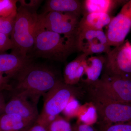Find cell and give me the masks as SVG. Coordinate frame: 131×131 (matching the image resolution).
<instances>
[{"label":"cell","mask_w":131,"mask_h":131,"mask_svg":"<svg viewBox=\"0 0 131 131\" xmlns=\"http://www.w3.org/2000/svg\"><path fill=\"white\" fill-rule=\"evenodd\" d=\"M33 49L36 56L60 62L78 51L77 38H69L45 28L37 16Z\"/></svg>","instance_id":"cell-1"},{"label":"cell","mask_w":131,"mask_h":131,"mask_svg":"<svg viewBox=\"0 0 131 131\" xmlns=\"http://www.w3.org/2000/svg\"><path fill=\"white\" fill-rule=\"evenodd\" d=\"M13 91L39 98L45 95L60 81L54 71L49 67L31 62L15 78Z\"/></svg>","instance_id":"cell-2"},{"label":"cell","mask_w":131,"mask_h":131,"mask_svg":"<svg viewBox=\"0 0 131 131\" xmlns=\"http://www.w3.org/2000/svg\"><path fill=\"white\" fill-rule=\"evenodd\" d=\"M84 95V89L80 85L71 86L60 81L43 95V109L36 122L46 129L62 112L71 98H82Z\"/></svg>","instance_id":"cell-3"},{"label":"cell","mask_w":131,"mask_h":131,"mask_svg":"<svg viewBox=\"0 0 131 131\" xmlns=\"http://www.w3.org/2000/svg\"><path fill=\"white\" fill-rule=\"evenodd\" d=\"M89 100L131 103V80L102 73L97 81L83 88Z\"/></svg>","instance_id":"cell-4"},{"label":"cell","mask_w":131,"mask_h":131,"mask_svg":"<svg viewBox=\"0 0 131 131\" xmlns=\"http://www.w3.org/2000/svg\"><path fill=\"white\" fill-rule=\"evenodd\" d=\"M37 14L20 5L18 8L11 38L12 52L27 58L34 43V27Z\"/></svg>","instance_id":"cell-5"},{"label":"cell","mask_w":131,"mask_h":131,"mask_svg":"<svg viewBox=\"0 0 131 131\" xmlns=\"http://www.w3.org/2000/svg\"><path fill=\"white\" fill-rule=\"evenodd\" d=\"M102 73L131 80V43L129 40H125L106 54Z\"/></svg>","instance_id":"cell-6"},{"label":"cell","mask_w":131,"mask_h":131,"mask_svg":"<svg viewBox=\"0 0 131 131\" xmlns=\"http://www.w3.org/2000/svg\"><path fill=\"white\" fill-rule=\"evenodd\" d=\"M96 108L100 129L105 127L131 121V103L89 100Z\"/></svg>","instance_id":"cell-7"},{"label":"cell","mask_w":131,"mask_h":131,"mask_svg":"<svg viewBox=\"0 0 131 131\" xmlns=\"http://www.w3.org/2000/svg\"><path fill=\"white\" fill-rule=\"evenodd\" d=\"M38 17L47 30L69 38H77L80 16L70 13L53 12L38 14Z\"/></svg>","instance_id":"cell-8"},{"label":"cell","mask_w":131,"mask_h":131,"mask_svg":"<svg viewBox=\"0 0 131 131\" xmlns=\"http://www.w3.org/2000/svg\"><path fill=\"white\" fill-rule=\"evenodd\" d=\"M131 29V0L127 2L118 14L112 18L106 34L110 46L123 43Z\"/></svg>","instance_id":"cell-9"},{"label":"cell","mask_w":131,"mask_h":131,"mask_svg":"<svg viewBox=\"0 0 131 131\" xmlns=\"http://www.w3.org/2000/svg\"><path fill=\"white\" fill-rule=\"evenodd\" d=\"M77 46L78 51L88 57L94 54H106L111 50L103 30L78 31Z\"/></svg>","instance_id":"cell-10"},{"label":"cell","mask_w":131,"mask_h":131,"mask_svg":"<svg viewBox=\"0 0 131 131\" xmlns=\"http://www.w3.org/2000/svg\"><path fill=\"white\" fill-rule=\"evenodd\" d=\"M39 98L23 93H14L6 103L4 113L16 114L27 121L34 124L39 114L37 105Z\"/></svg>","instance_id":"cell-11"},{"label":"cell","mask_w":131,"mask_h":131,"mask_svg":"<svg viewBox=\"0 0 131 131\" xmlns=\"http://www.w3.org/2000/svg\"><path fill=\"white\" fill-rule=\"evenodd\" d=\"M31 62L30 57L25 58L12 52L0 53V73L6 75L9 79L14 78L19 72Z\"/></svg>","instance_id":"cell-12"},{"label":"cell","mask_w":131,"mask_h":131,"mask_svg":"<svg viewBox=\"0 0 131 131\" xmlns=\"http://www.w3.org/2000/svg\"><path fill=\"white\" fill-rule=\"evenodd\" d=\"M105 61L106 56L102 55L88 57L80 86L83 88L99 80L103 72Z\"/></svg>","instance_id":"cell-13"},{"label":"cell","mask_w":131,"mask_h":131,"mask_svg":"<svg viewBox=\"0 0 131 131\" xmlns=\"http://www.w3.org/2000/svg\"><path fill=\"white\" fill-rule=\"evenodd\" d=\"M88 56L82 54L66 66L63 71V82L71 86L78 85L83 76Z\"/></svg>","instance_id":"cell-14"},{"label":"cell","mask_w":131,"mask_h":131,"mask_svg":"<svg viewBox=\"0 0 131 131\" xmlns=\"http://www.w3.org/2000/svg\"><path fill=\"white\" fill-rule=\"evenodd\" d=\"M42 14L50 12L70 13L80 16L83 13V2L77 0H48Z\"/></svg>","instance_id":"cell-15"},{"label":"cell","mask_w":131,"mask_h":131,"mask_svg":"<svg viewBox=\"0 0 131 131\" xmlns=\"http://www.w3.org/2000/svg\"><path fill=\"white\" fill-rule=\"evenodd\" d=\"M112 19L110 15L105 13H84L79 21L78 30H102L108 25Z\"/></svg>","instance_id":"cell-16"},{"label":"cell","mask_w":131,"mask_h":131,"mask_svg":"<svg viewBox=\"0 0 131 131\" xmlns=\"http://www.w3.org/2000/svg\"><path fill=\"white\" fill-rule=\"evenodd\" d=\"M33 124L16 114L0 115V131H26Z\"/></svg>","instance_id":"cell-17"},{"label":"cell","mask_w":131,"mask_h":131,"mask_svg":"<svg viewBox=\"0 0 131 131\" xmlns=\"http://www.w3.org/2000/svg\"><path fill=\"white\" fill-rule=\"evenodd\" d=\"M125 2L114 0H86L83 2V13H102L110 15L115 8Z\"/></svg>","instance_id":"cell-18"},{"label":"cell","mask_w":131,"mask_h":131,"mask_svg":"<svg viewBox=\"0 0 131 131\" xmlns=\"http://www.w3.org/2000/svg\"><path fill=\"white\" fill-rule=\"evenodd\" d=\"M77 117V122L91 126H93L98 121L96 108L90 102L81 106Z\"/></svg>","instance_id":"cell-19"},{"label":"cell","mask_w":131,"mask_h":131,"mask_svg":"<svg viewBox=\"0 0 131 131\" xmlns=\"http://www.w3.org/2000/svg\"><path fill=\"white\" fill-rule=\"evenodd\" d=\"M15 0H0V17H15L18 8Z\"/></svg>","instance_id":"cell-20"},{"label":"cell","mask_w":131,"mask_h":131,"mask_svg":"<svg viewBox=\"0 0 131 131\" xmlns=\"http://www.w3.org/2000/svg\"><path fill=\"white\" fill-rule=\"evenodd\" d=\"M46 129V131H72V126L69 121L59 115Z\"/></svg>","instance_id":"cell-21"},{"label":"cell","mask_w":131,"mask_h":131,"mask_svg":"<svg viewBox=\"0 0 131 131\" xmlns=\"http://www.w3.org/2000/svg\"><path fill=\"white\" fill-rule=\"evenodd\" d=\"M81 106L77 98L73 97L71 98L62 113L66 117V119L69 121L70 119L77 117Z\"/></svg>","instance_id":"cell-22"},{"label":"cell","mask_w":131,"mask_h":131,"mask_svg":"<svg viewBox=\"0 0 131 131\" xmlns=\"http://www.w3.org/2000/svg\"><path fill=\"white\" fill-rule=\"evenodd\" d=\"M15 17H0V33L11 36Z\"/></svg>","instance_id":"cell-23"},{"label":"cell","mask_w":131,"mask_h":131,"mask_svg":"<svg viewBox=\"0 0 131 131\" xmlns=\"http://www.w3.org/2000/svg\"><path fill=\"white\" fill-rule=\"evenodd\" d=\"M101 131H131V121L110 125L100 129Z\"/></svg>","instance_id":"cell-24"},{"label":"cell","mask_w":131,"mask_h":131,"mask_svg":"<svg viewBox=\"0 0 131 131\" xmlns=\"http://www.w3.org/2000/svg\"><path fill=\"white\" fill-rule=\"evenodd\" d=\"M13 48V44L9 36L0 33V53L6 52Z\"/></svg>","instance_id":"cell-25"},{"label":"cell","mask_w":131,"mask_h":131,"mask_svg":"<svg viewBox=\"0 0 131 131\" xmlns=\"http://www.w3.org/2000/svg\"><path fill=\"white\" fill-rule=\"evenodd\" d=\"M10 79L0 73V92L4 90L13 91V87L9 83Z\"/></svg>","instance_id":"cell-26"},{"label":"cell","mask_w":131,"mask_h":131,"mask_svg":"<svg viewBox=\"0 0 131 131\" xmlns=\"http://www.w3.org/2000/svg\"><path fill=\"white\" fill-rule=\"evenodd\" d=\"M20 3V5L25 7L31 11L34 12H36V9L39 7L42 1H30L29 2H27L25 1H19Z\"/></svg>","instance_id":"cell-27"},{"label":"cell","mask_w":131,"mask_h":131,"mask_svg":"<svg viewBox=\"0 0 131 131\" xmlns=\"http://www.w3.org/2000/svg\"><path fill=\"white\" fill-rule=\"evenodd\" d=\"M72 131H96L93 126L77 122L72 126Z\"/></svg>","instance_id":"cell-28"},{"label":"cell","mask_w":131,"mask_h":131,"mask_svg":"<svg viewBox=\"0 0 131 131\" xmlns=\"http://www.w3.org/2000/svg\"><path fill=\"white\" fill-rule=\"evenodd\" d=\"M26 131H46V130L44 127L36 122Z\"/></svg>","instance_id":"cell-29"},{"label":"cell","mask_w":131,"mask_h":131,"mask_svg":"<svg viewBox=\"0 0 131 131\" xmlns=\"http://www.w3.org/2000/svg\"><path fill=\"white\" fill-rule=\"evenodd\" d=\"M6 103L1 92H0V115L4 113Z\"/></svg>","instance_id":"cell-30"}]
</instances>
